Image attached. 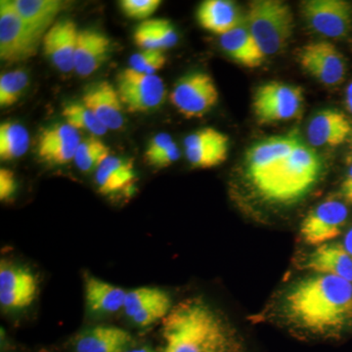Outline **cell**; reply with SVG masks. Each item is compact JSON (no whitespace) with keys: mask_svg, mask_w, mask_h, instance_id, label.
Returning <instances> with one entry per match:
<instances>
[{"mask_svg":"<svg viewBox=\"0 0 352 352\" xmlns=\"http://www.w3.org/2000/svg\"><path fill=\"white\" fill-rule=\"evenodd\" d=\"M244 166L256 193L263 200L283 205L307 195L324 168L321 157L298 131L254 143L245 152Z\"/></svg>","mask_w":352,"mask_h":352,"instance_id":"1","label":"cell"},{"mask_svg":"<svg viewBox=\"0 0 352 352\" xmlns=\"http://www.w3.org/2000/svg\"><path fill=\"white\" fill-rule=\"evenodd\" d=\"M289 320L317 335L339 332L352 322V283L315 274L292 287L285 300Z\"/></svg>","mask_w":352,"mask_h":352,"instance_id":"2","label":"cell"},{"mask_svg":"<svg viewBox=\"0 0 352 352\" xmlns=\"http://www.w3.org/2000/svg\"><path fill=\"white\" fill-rule=\"evenodd\" d=\"M162 352H243L232 330L207 302L183 300L163 320Z\"/></svg>","mask_w":352,"mask_h":352,"instance_id":"3","label":"cell"},{"mask_svg":"<svg viewBox=\"0 0 352 352\" xmlns=\"http://www.w3.org/2000/svg\"><path fill=\"white\" fill-rule=\"evenodd\" d=\"M245 25L264 56L284 50L295 29L293 10L281 0H254L249 3Z\"/></svg>","mask_w":352,"mask_h":352,"instance_id":"4","label":"cell"},{"mask_svg":"<svg viewBox=\"0 0 352 352\" xmlns=\"http://www.w3.org/2000/svg\"><path fill=\"white\" fill-rule=\"evenodd\" d=\"M302 88L281 82H264L252 96V111L259 124H270L296 119L302 113Z\"/></svg>","mask_w":352,"mask_h":352,"instance_id":"5","label":"cell"},{"mask_svg":"<svg viewBox=\"0 0 352 352\" xmlns=\"http://www.w3.org/2000/svg\"><path fill=\"white\" fill-rule=\"evenodd\" d=\"M219 98L214 78L201 71L191 72L178 78L170 94L173 107L186 119L207 115L217 105Z\"/></svg>","mask_w":352,"mask_h":352,"instance_id":"6","label":"cell"},{"mask_svg":"<svg viewBox=\"0 0 352 352\" xmlns=\"http://www.w3.org/2000/svg\"><path fill=\"white\" fill-rule=\"evenodd\" d=\"M41 38L30 31L11 0L0 1V58L7 64L31 59L38 52Z\"/></svg>","mask_w":352,"mask_h":352,"instance_id":"7","label":"cell"},{"mask_svg":"<svg viewBox=\"0 0 352 352\" xmlns=\"http://www.w3.org/2000/svg\"><path fill=\"white\" fill-rule=\"evenodd\" d=\"M116 89L124 109L133 113L156 110L166 96L163 78L139 73L129 67L118 75Z\"/></svg>","mask_w":352,"mask_h":352,"instance_id":"8","label":"cell"},{"mask_svg":"<svg viewBox=\"0 0 352 352\" xmlns=\"http://www.w3.org/2000/svg\"><path fill=\"white\" fill-rule=\"evenodd\" d=\"M300 12L312 31L329 38H342L351 29L352 4L346 0H307Z\"/></svg>","mask_w":352,"mask_h":352,"instance_id":"9","label":"cell"},{"mask_svg":"<svg viewBox=\"0 0 352 352\" xmlns=\"http://www.w3.org/2000/svg\"><path fill=\"white\" fill-rule=\"evenodd\" d=\"M349 219V210L342 201L319 204L302 220L300 234L303 242L319 247L339 237Z\"/></svg>","mask_w":352,"mask_h":352,"instance_id":"10","label":"cell"},{"mask_svg":"<svg viewBox=\"0 0 352 352\" xmlns=\"http://www.w3.org/2000/svg\"><path fill=\"white\" fill-rule=\"evenodd\" d=\"M298 59L308 75L328 87L340 85L346 78V60L340 50L329 41L307 44L298 52Z\"/></svg>","mask_w":352,"mask_h":352,"instance_id":"11","label":"cell"},{"mask_svg":"<svg viewBox=\"0 0 352 352\" xmlns=\"http://www.w3.org/2000/svg\"><path fill=\"white\" fill-rule=\"evenodd\" d=\"M38 280L31 271L6 261L0 264V305L6 309L30 307L38 295Z\"/></svg>","mask_w":352,"mask_h":352,"instance_id":"12","label":"cell"},{"mask_svg":"<svg viewBox=\"0 0 352 352\" xmlns=\"http://www.w3.org/2000/svg\"><path fill=\"white\" fill-rule=\"evenodd\" d=\"M185 154L196 168H210L226 161L229 138L214 127H204L184 139Z\"/></svg>","mask_w":352,"mask_h":352,"instance_id":"13","label":"cell"},{"mask_svg":"<svg viewBox=\"0 0 352 352\" xmlns=\"http://www.w3.org/2000/svg\"><path fill=\"white\" fill-rule=\"evenodd\" d=\"M78 131L67 124H57L43 129L38 136V156L50 164H66L75 160L80 144Z\"/></svg>","mask_w":352,"mask_h":352,"instance_id":"14","label":"cell"},{"mask_svg":"<svg viewBox=\"0 0 352 352\" xmlns=\"http://www.w3.org/2000/svg\"><path fill=\"white\" fill-rule=\"evenodd\" d=\"M82 103L94 113L108 131H119L124 126V107L117 89L106 80L91 85L82 95Z\"/></svg>","mask_w":352,"mask_h":352,"instance_id":"15","label":"cell"},{"mask_svg":"<svg viewBox=\"0 0 352 352\" xmlns=\"http://www.w3.org/2000/svg\"><path fill=\"white\" fill-rule=\"evenodd\" d=\"M78 30L76 23L69 19L57 21L44 34V54L63 73L75 69V53Z\"/></svg>","mask_w":352,"mask_h":352,"instance_id":"16","label":"cell"},{"mask_svg":"<svg viewBox=\"0 0 352 352\" xmlns=\"http://www.w3.org/2000/svg\"><path fill=\"white\" fill-rule=\"evenodd\" d=\"M351 129V122L344 113L326 109L315 113L308 122L307 140L314 147H337L346 142Z\"/></svg>","mask_w":352,"mask_h":352,"instance_id":"17","label":"cell"},{"mask_svg":"<svg viewBox=\"0 0 352 352\" xmlns=\"http://www.w3.org/2000/svg\"><path fill=\"white\" fill-rule=\"evenodd\" d=\"M112 43L103 32L94 29L78 32L74 67L78 76L87 78L101 68L110 58Z\"/></svg>","mask_w":352,"mask_h":352,"instance_id":"18","label":"cell"},{"mask_svg":"<svg viewBox=\"0 0 352 352\" xmlns=\"http://www.w3.org/2000/svg\"><path fill=\"white\" fill-rule=\"evenodd\" d=\"M305 268L316 274L332 275L352 283V258L342 244L329 243L316 247L305 259Z\"/></svg>","mask_w":352,"mask_h":352,"instance_id":"19","label":"cell"},{"mask_svg":"<svg viewBox=\"0 0 352 352\" xmlns=\"http://www.w3.org/2000/svg\"><path fill=\"white\" fill-rule=\"evenodd\" d=\"M131 333L115 326H96L80 333L75 340L76 352H126L131 349Z\"/></svg>","mask_w":352,"mask_h":352,"instance_id":"20","label":"cell"},{"mask_svg":"<svg viewBox=\"0 0 352 352\" xmlns=\"http://www.w3.org/2000/svg\"><path fill=\"white\" fill-rule=\"evenodd\" d=\"M12 3L25 25L41 41L66 6L60 0H13Z\"/></svg>","mask_w":352,"mask_h":352,"instance_id":"21","label":"cell"},{"mask_svg":"<svg viewBox=\"0 0 352 352\" xmlns=\"http://www.w3.org/2000/svg\"><path fill=\"white\" fill-rule=\"evenodd\" d=\"M196 16L204 30L219 36L243 24L239 9L229 0H206L199 6Z\"/></svg>","mask_w":352,"mask_h":352,"instance_id":"22","label":"cell"},{"mask_svg":"<svg viewBox=\"0 0 352 352\" xmlns=\"http://www.w3.org/2000/svg\"><path fill=\"white\" fill-rule=\"evenodd\" d=\"M220 45L233 61L247 68H258L266 58L245 23L220 36Z\"/></svg>","mask_w":352,"mask_h":352,"instance_id":"23","label":"cell"},{"mask_svg":"<svg viewBox=\"0 0 352 352\" xmlns=\"http://www.w3.org/2000/svg\"><path fill=\"white\" fill-rule=\"evenodd\" d=\"M85 293L90 312L108 315L124 308L127 292L98 278L89 276L85 280Z\"/></svg>","mask_w":352,"mask_h":352,"instance_id":"24","label":"cell"},{"mask_svg":"<svg viewBox=\"0 0 352 352\" xmlns=\"http://www.w3.org/2000/svg\"><path fill=\"white\" fill-rule=\"evenodd\" d=\"M133 161L124 157H109L95 173V182L99 192L112 195L129 188L135 180Z\"/></svg>","mask_w":352,"mask_h":352,"instance_id":"25","label":"cell"},{"mask_svg":"<svg viewBox=\"0 0 352 352\" xmlns=\"http://www.w3.org/2000/svg\"><path fill=\"white\" fill-rule=\"evenodd\" d=\"M134 43L141 50H166L178 43L175 25L168 19L143 21L133 34Z\"/></svg>","mask_w":352,"mask_h":352,"instance_id":"26","label":"cell"},{"mask_svg":"<svg viewBox=\"0 0 352 352\" xmlns=\"http://www.w3.org/2000/svg\"><path fill=\"white\" fill-rule=\"evenodd\" d=\"M30 147V134L17 122H2L0 126V159L13 161L24 156Z\"/></svg>","mask_w":352,"mask_h":352,"instance_id":"27","label":"cell"},{"mask_svg":"<svg viewBox=\"0 0 352 352\" xmlns=\"http://www.w3.org/2000/svg\"><path fill=\"white\" fill-rule=\"evenodd\" d=\"M110 157V148L96 136H92L82 141L78 145L75 163L78 170L88 173L98 170Z\"/></svg>","mask_w":352,"mask_h":352,"instance_id":"28","label":"cell"},{"mask_svg":"<svg viewBox=\"0 0 352 352\" xmlns=\"http://www.w3.org/2000/svg\"><path fill=\"white\" fill-rule=\"evenodd\" d=\"M62 116L66 124L78 131H87L94 136L107 133L108 129L82 103L67 104L62 110Z\"/></svg>","mask_w":352,"mask_h":352,"instance_id":"29","label":"cell"},{"mask_svg":"<svg viewBox=\"0 0 352 352\" xmlns=\"http://www.w3.org/2000/svg\"><path fill=\"white\" fill-rule=\"evenodd\" d=\"M29 85V76L23 69L7 72L0 76V106L8 108L15 105Z\"/></svg>","mask_w":352,"mask_h":352,"instance_id":"30","label":"cell"},{"mask_svg":"<svg viewBox=\"0 0 352 352\" xmlns=\"http://www.w3.org/2000/svg\"><path fill=\"white\" fill-rule=\"evenodd\" d=\"M166 294V292L164 289L154 288V287H141V288L131 289L126 293L122 309L126 316L131 318L143 308L163 298Z\"/></svg>","mask_w":352,"mask_h":352,"instance_id":"31","label":"cell"},{"mask_svg":"<svg viewBox=\"0 0 352 352\" xmlns=\"http://www.w3.org/2000/svg\"><path fill=\"white\" fill-rule=\"evenodd\" d=\"M166 64L163 50H140L129 58V68L145 75H156Z\"/></svg>","mask_w":352,"mask_h":352,"instance_id":"32","label":"cell"},{"mask_svg":"<svg viewBox=\"0 0 352 352\" xmlns=\"http://www.w3.org/2000/svg\"><path fill=\"white\" fill-rule=\"evenodd\" d=\"M173 307L170 296L166 293L163 298L143 308L131 319L139 327H148L152 324L157 323V321L164 320Z\"/></svg>","mask_w":352,"mask_h":352,"instance_id":"33","label":"cell"},{"mask_svg":"<svg viewBox=\"0 0 352 352\" xmlns=\"http://www.w3.org/2000/svg\"><path fill=\"white\" fill-rule=\"evenodd\" d=\"M160 0H122L120 2L122 13L131 19L149 20L161 6Z\"/></svg>","mask_w":352,"mask_h":352,"instance_id":"34","label":"cell"},{"mask_svg":"<svg viewBox=\"0 0 352 352\" xmlns=\"http://www.w3.org/2000/svg\"><path fill=\"white\" fill-rule=\"evenodd\" d=\"M173 138L168 133H159L148 143L144 153V160L149 166H155L175 144Z\"/></svg>","mask_w":352,"mask_h":352,"instance_id":"35","label":"cell"},{"mask_svg":"<svg viewBox=\"0 0 352 352\" xmlns=\"http://www.w3.org/2000/svg\"><path fill=\"white\" fill-rule=\"evenodd\" d=\"M17 188L13 171L1 168L0 170V200L6 201L15 194Z\"/></svg>","mask_w":352,"mask_h":352,"instance_id":"36","label":"cell"},{"mask_svg":"<svg viewBox=\"0 0 352 352\" xmlns=\"http://www.w3.org/2000/svg\"><path fill=\"white\" fill-rule=\"evenodd\" d=\"M342 195L347 203L352 205V164L347 170L346 177L342 184Z\"/></svg>","mask_w":352,"mask_h":352,"instance_id":"37","label":"cell"},{"mask_svg":"<svg viewBox=\"0 0 352 352\" xmlns=\"http://www.w3.org/2000/svg\"><path fill=\"white\" fill-rule=\"evenodd\" d=\"M342 245H344V249L346 250V252H349V256L352 258V228L344 236V244Z\"/></svg>","mask_w":352,"mask_h":352,"instance_id":"38","label":"cell"},{"mask_svg":"<svg viewBox=\"0 0 352 352\" xmlns=\"http://www.w3.org/2000/svg\"><path fill=\"white\" fill-rule=\"evenodd\" d=\"M346 103L347 109L352 113V82L346 87Z\"/></svg>","mask_w":352,"mask_h":352,"instance_id":"39","label":"cell"},{"mask_svg":"<svg viewBox=\"0 0 352 352\" xmlns=\"http://www.w3.org/2000/svg\"><path fill=\"white\" fill-rule=\"evenodd\" d=\"M126 352H157L149 346L135 347V349H129Z\"/></svg>","mask_w":352,"mask_h":352,"instance_id":"40","label":"cell"}]
</instances>
